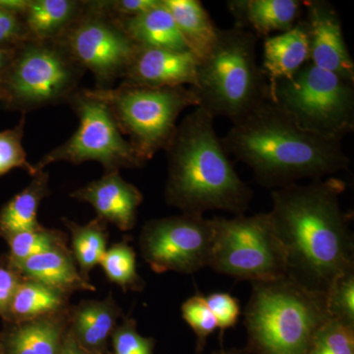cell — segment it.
I'll return each instance as SVG.
<instances>
[{
    "label": "cell",
    "instance_id": "26",
    "mask_svg": "<svg viewBox=\"0 0 354 354\" xmlns=\"http://www.w3.org/2000/svg\"><path fill=\"white\" fill-rule=\"evenodd\" d=\"M71 235V252L81 277L90 283V272L100 265L106 251L109 241L108 223L95 218L86 225H79L68 218H62Z\"/></svg>",
    "mask_w": 354,
    "mask_h": 354
},
{
    "label": "cell",
    "instance_id": "18",
    "mask_svg": "<svg viewBox=\"0 0 354 354\" xmlns=\"http://www.w3.org/2000/svg\"><path fill=\"white\" fill-rule=\"evenodd\" d=\"M234 25L257 38L288 31L300 20L304 1L299 0H228Z\"/></svg>",
    "mask_w": 354,
    "mask_h": 354
},
{
    "label": "cell",
    "instance_id": "13",
    "mask_svg": "<svg viewBox=\"0 0 354 354\" xmlns=\"http://www.w3.org/2000/svg\"><path fill=\"white\" fill-rule=\"evenodd\" d=\"M304 7L310 64L354 83V62L335 6L326 0H309Z\"/></svg>",
    "mask_w": 354,
    "mask_h": 354
},
{
    "label": "cell",
    "instance_id": "28",
    "mask_svg": "<svg viewBox=\"0 0 354 354\" xmlns=\"http://www.w3.org/2000/svg\"><path fill=\"white\" fill-rule=\"evenodd\" d=\"M67 239V235L62 230L39 225V227L18 232L6 239L9 246L7 258L12 264L21 262L57 247L66 246Z\"/></svg>",
    "mask_w": 354,
    "mask_h": 354
},
{
    "label": "cell",
    "instance_id": "22",
    "mask_svg": "<svg viewBox=\"0 0 354 354\" xmlns=\"http://www.w3.org/2000/svg\"><path fill=\"white\" fill-rule=\"evenodd\" d=\"M188 50L201 60L215 46L218 28L199 0H162Z\"/></svg>",
    "mask_w": 354,
    "mask_h": 354
},
{
    "label": "cell",
    "instance_id": "38",
    "mask_svg": "<svg viewBox=\"0 0 354 354\" xmlns=\"http://www.w3.org/2000/svg\"><path fill=\"white\" fill-rule=\"evenodd\" d=\"M29 0H0V8L22 16L27 8Z\"/></svg>",
    "mask_w": 354,
    "mask_h": 354
},
{
    "label": "cell",
    "instance_id": "29",
    "mask_svg": "<svg viewBox=\"0 0 354 354\" xmlns=\"http://www.w3.org/2000/svg\"><path fill=\"white\" fill-rule=\"evenodd\" d=\"M25 124L26 114H22L15 127L0 131V177L14 169H22L32 176L37 174L35 165L27 160L22 144Z\"/></svg>",
    "mask_w": 354,
    "mask_h": 354
},
{
    "label": "cell",
    "instance_id": "24",
    "mask_svg": "<svg viewBox=\"0 0 354 354\" xmlns=\"http://www.w3.org/2000/svg\"><path fill=\"white\" fill-rule=\"evenodd\" d=\"M50 194V174L44 171L37 172L29 185L0 209V237L6 239L41 225L38 221L39 207Z\"/></svg>",
    "mask_w": 354,
    "mask_h": 354
},
{
    "label": "cell",
    "instance_id": "32",
    "mask_svg": "<svg viewBox=\"0 0 354 354\" xmlns=\"http://www.w3.org/2000/svg\"><path fill=\"white\" fill-rule=\"evenodd\" d=\"M181 315L196 335L197 351L200 353L204 348L207 339L218 329L215 317L207 304L206 297L197 292L188 298L181 305Z\"/></svg>",
    "mask_w": 354,
    "mask_h": 354
},
{
    "label": "cell",
    "instance_id": "20",
    "mask_svg": "<svg viewBox=\"0 0 354 354\" xmlns=\"http://www.w3.org/2000/svg\"><path fill=\"white\" fill-rule=\"evenodd\" d=\"M309 62L308 38L304 21H298L288 31L265 39L262 70L269 87L290 79Z\"/></svg>",
    "mask_w": 354,
    "mask_h": 354
},
{
    "label": "cell",
    "instance_id": "23",
    "mask_svg": "<svg viewBox=\"0 0 354 354\" xmlns=\"http://www.w3.org/2000/svg\"><path fill=\"white\" fill-rule=\"evenodd\" d=\"M84 1L77 0H29L23 13L28 38L57 41L82 11Z\"/></svg>",
    "mask_w": 354,
    "mask_h": 354
},
{
    "label": "cell",
    "instance_id": "8",
    "mask_svg": "<svg viewBox=\"0 0 354 354\" xmlns=\"http://www.w3.org/2000/svg\"><path fill=\"white\" fill-rule=\"evenodd\" d=\"M269 99L304 130L342 142L354 129L353 83L307 64L269 87Z\"/></svg>",
    "mask_w": 354,
    "mask_h": 354
},
{
    "label": "cell",
    "instance_id": "27",
    "mask_svg": "<svg viewBox=\"0 0 354 354\" xmlns=\"http://www.w3.org/2000/svg\"><path fill=\"white\" fill-rule=\"evenodd\" d=\"M100 266L109 281L124 292L145 288V281L137 272L136 253L127 241L118 242L106 249Z\"/></svg>",
    "mask_w": 354,
    "mask_h": 354
},
{
    "label": "cell",
    "instance_id": "42",
    "mask_svg": "<svg viewBox=\"0 0 354 354\" xmlns=\"http://www.w3.org/2000/svg\"><path fill=\"white\" fill-rule=\"evenodd\" d=\"M0 354H4L3 348H2L1 342H0Z\"/></svg>",
    "mask_w": 354,
    "mask_h": 354
},
{
    "label": "cell",
    "instance_id": "14",
    "mask_svg": "<svg viewBox=\"0 0 354 354\" xmlns=\"http://www.w3.org/2000/svg\"><path fill=\"white\" fill-rule=\"evenodd\" d=\"M199 59L190 50L138 48L120 83L148 87H193Z\"/></svg>",
    "mask_w": 354,
    "mask_h": 354
},
{
    "label": "cell",
    "instance_id": "4",
    "mask_svg": "<svg viewBox=\"0 0 354 354\" xmlns=\"http://www.w3.org/2000/svg\"><path fill=\"white\" fill-rule=\"evenodd\" d=\"M244 311L248 349L255 354H307L330 318L326 297L285 278L253 281Z\"/></svg>",
    "mask_w": 354,
    "mask_h": 354
},
{
    "label": "cell",
    "instance_id": "41",
    "mask_svg": "<svg viewBox=\"0 0 354 354\" xmlns=\"http://www.w3.org/2000/svg\"><path fill=\"white\" fill-rule=\"evenodd\" d=\"M245 351H239V349H228V351L221 349V351H214V353L211 354H246Z\"/></svg>",
    "mask_w": 354,
    "mask_h": 354
},
{
    "label": "cell",
    "instance_id": "3",
    "mask_svg": "<svg viewBox=\"0 0 354 354\" xmlns=\"http://www.w3.org/2000/svg\"><path fill=\"white\" fill-rule=\"evenodd\" d=\"M214 122L212 114L197 106L177 125L165 150V202L190 215L215 209L244 215L253 190L235 171Z\"/></svg>",
    "mask_w": 354,
    "mask_h": 354
},
{
    "label": "cell",
    "instance_id": "36",
    "mask_svg": "<svg viewBox=\"0 0 354 354\" xmlns=\"http://www.w3.org/2000/svg\"><path fill=\"white\" fill-rule=\"evenodd\" d=\"M29 39L22 17L0 8V46L17 48Z\"/></svg>",
    "mask_w": 354,
    "mask_h": 354
},
{
    "label": "cell",
    "instance_id": "6",
    "mask_svg": "<svg viewBox=\"0 0 354 354\" xmlns=\"http://www.w3.org/2000/svg\"><path fill=\"white\" fill-rule=\"evenodd\" d=\"M106 104L116 124L146 162L165 150L186 109L199 101L190 87L155 88L120 83L118 87L86 88Z\"/></svg>",
    "mask_w": 354,
    "mask_h": 354
},
{
    "label": "cell",
    "instance_id": "5",
    "mask_svg": "<svg viewBox=\"0 0 354 354\" xmlns=\"http://www.w3.org/2000/svg\"><path fill=\"white\" fill-rule=\"evenodd\" d=\"M257 37L232 26L220 29L215 46L199 60L193 87L200 108L232 124L269 97V84L257 64Z\"/></svg>",
    "mask_w": 354,
    "mask_h": 354
},
{
    "label": "cell",
    "instance_id": "10",
    "mask_svg": "<svg viewBox=\"0 0 354 354\" xmlns=\"http://www.w3.org/2000/svg\"><path fill=\"white\" fill-rule=\"evenodd\" d=\"M68 104L78 118L79 127L67 141L35 165L37 172L55 162H97L104 174L141 169L147 164L121 133L104 102L88 95L86 88H79Z\"/></svg>",
    "mask_w": 354,
    "mask_h": 354
},
{
    "label": "cell",
    "instance_id": "19",
    "mask_svg": "<svg viewBox=\"0 0 354 354\" xmlns=\"http://www.w3.org/2000/svg\"><path fill=\"white\" fill-rule=\"evenodd\" d=\"M12 265L23 278L38 281L67 295H71L75 291L97 290L81 277L73 254L67 245L57 247Z\"/></svg>",
    "mask_w": 354,
    "mask_h": 354
},
{
    "label": "cell",
    "instance_id": "16",
    "mask_svg": "<svg viewBox=\"0 0 354 354\" xmlns=\"http://www.w3.org/2000/svg\"><path fill=\"white\" fill-rule=\"evenodd\" d=\"M122 317L113 295L102 300H83L70 305L68 333L81 348L95 354H109L111 335Z\"/></svg>",
    "mask_w": 354,
    "mask_h": 354
},
{
    "label": "cell",
    "instance_id": "31",
    "mask_svg": "<svg viewBox=\"0 0 354 354\" xmlns=\"http://www.w3.org/2000/svg\"><path fill=\"white\" fill-rule=\"evenodd\" d=\"M330 318L354 327V269L344 272L326 295Z\"/></svg>",
    "mask_w": 354,
    "mask_h": 354
},
{
    "label": "cell",
    "instance_id": "25",
    "mask_svg": "<svg viewBox=\"0 0 354 354\" xmlns=\"http://www.w3.org/2000/svg\"><path fill=\"white\" fill-rule=\"evenodd\" d=\"M70 295L32 281L23 279L14 293L6 323H19L65 311L70 307Z\"/></svg>",
    "mask_w": 354,
    "mask_h": 354
},
{
    "label": "cell",
    "instance_id": "15",
    "mask_svg": "<svg viewBox=\"0 0 354 354\" xmlns=\"http://www.w3.org/2000/svg\"><path fill=\"white\" fill-rule=\"evenodd\" d=\"M70 197L88 203L99 218L122 232L134 228L144 199L141 191L127 183L120 171L106 172L101 178L70 193Z\"/></svg>",
    "mask_w": 354,
    "mask_h": 354
},
{
    "label": "cell",
    "instance_id": "37",
    "mask_svg": "<svg viewBox=\"0 0 354 354\" xmlns=\"http://www.w3.org/2000/svg\"><path fill=\"white\" fill-rule=\"evenodd\" d=\"M160 0H109L101 1L104 10L114 18H128L145 13L160 6Z\"/></svg>",
    "mask_w": 354,
    "mask_h": 354
},
{
    "label": "cell",
    "instance_id": "12",
    "mask_svg": "<svg viewBox=\"0 0 354 354\" xmlns=\"http://www.w3.org/2000/svg\"><path fill=\"white\" fill-rule=\"evenodd\" d=\"M212 220L183 214L147 221L139 236L142 258L157 274H194L208 267L213 244Z\"/></svg>",
    "mask_w": 354,
    "mask_h": 354
},
{
    "label": "cell",
    "instance_id": "2",
    "mask_svg": "<svg viewBox=\"0 0 354 354\" xmlns=\"http://www.w3.org/2000/svg\"><path fill=\"white\" fill-rule=\"evenodd\" d=\"M221 140L227 153L250 167L261 186L272 190L333 176L351 164L341 141L306 131L269 97Z\"/></svg>",
    "mask_w": 354,
    "mask_h": 354
},
{
    "label": "cell",
    "instance_id": "33",
    "mask_svg": "<svg viewBox=\"0 0 354 354\" xmlns=\"http://www.w3.org/2000/svg\"><path fill=\"white\" fill-rule=\"evenodd\" d=\"M111 354H155L156 341L142 335L137 322L132 317H123L111 337Z\"/></svg>",
    "mask_w": 354,
    "mask_h": 354
},
{
    "label": "cell",
    "instance_id": "1",
    "mask_svg": "<svg viewBox=\"0 0 354 354\" xmlns=\"http://www.w3.org/2000/svg\"><path fill=\"white\" fill-rule=\"evenodd\" d=\"M346 187L342 179L329 177L272 190L268 214L285 251L286 277L324 297L354 269L351 216L339 204Z\"/></svg>",
    "mask_w": 354,
    "mask_h": 354
},
{
    "label": "cell",
    "instance_id": "11",
    "mask_svg": "<svg viewBox=\"0 0 354 354\" xmlns=\"http://www.w3.org/2000/svg\"><path fill=\"white\" fill-rule=\"evenodd\" d=\"M57 41L94 75L99 88L122 80L139 48L101 1H84L82 11Z\"/></svg>",
    "mask_w": 354,
    "mask_h": 354
},
{
    "label": "cell",
    "instance_id": "30",
    "mask_svg": "<svg viewBox=\"0 0 354 354\" xmlns=\"http://www.w3.org/2000/svg\"><path fill=\"white\" fill-rule=\"evenodd\" d=\"M307 354H354V327L330 318L316 333Z\"/></svg>",
    "mask_w": 354,
    "mask_h": 354
},
{
    "label": "cell",
    "instance_id": "17",
    "mask_svg": "<svg viewBox=\"0 0 354 354\" xmlns=\"http://www.w3.org/2000/svg\"><path fill=\"white\" fill-rule=\"evenodd\" d=\"M69 308L34 320L6 323L0 333L4 354H59L68 330Z\"/></svg>",
    "mask_w": 354,
    "mask_h": 354
},
{
    "label": "cell",
    "instance_id": "35",
    "mask_svg": "<svg viewBox=\"0 0 354 354\" xmlns=\"http://www.w3.org/2000/svg\"><path fill=\"white\" fill-rule=\"evenodd\" d=\"M19 272L9 262L8 258H0V317L6 320L14 293L23 281Z\"/></svg>",
    "mask_w": 354,
    "mask_h": 354
},
{
    "label": "cell",
    "instance_id": "9",
    "mask_svg": "<svg viewBox=\"0 0 354 354\" xmlns=\"http://www.w3.org/2000/svg\"><path fill=\"white\" fill-rule=\"evenodd\" d=\"M208 267L243 281H264L286 277L285 251L269 214L214 218Z\"/></svg>",
    "mask_w": 354,
    "mask_h": 354
},
{
    "label": "cell",
    "instance_id": "7",
    "mask_svg": "<svg viewBox=\"0 0 354 354\" xmlns=\"http://www.w3.org/2000/svg\"><path fill=\"white\" fill-rule=\"evenodd\" d=\"M85 72L59 41L27 39L0 79V102L21 114L68 102Z\"/></svg>",
    "mask_w": 354,
    "mask_h": 354
},
{
    "label": "cell",
    "instance_id": "34",
    "mask_svg": "<svg viewBox=\"0 0 354 354\" xmlns=\"http://www.w3.org/2000/svg\"><path fill=\"white\" fill-rule=\"evenodd\" d=\"M205 297L221 335L236 326L241 316V302L236 297L228 292H214Z\"/></svg>",
    "mask_w": 354,
    "mask_h": 354
},
{
    "label": "cell",
    "instance_id": "40",
    "mask_svg": "<svg viewBox=\"0 0 354 354\" xmlns=\"http://www.w3.org/2000/svg\"><path fill=\"white\" fill-rule=\"evenodd\" d=\"M16 48H2L0 46V79L6 73L11 60H12Z\"/></svg>",
    "mask_w": 354,
    "mask_h": 354
},
{
    "label": "cell",
    "instance_id": "21",
    "mask_svg": "<svg viewBox=\"0 0 354 354\" xmlns=\"http://www.w3.org/2000/svg\"><path fill=\"white\" fill-rule=\"evenodd\" d=\"M113 19L139 48L189 50L162 0L160 6L145 13Z\"/></svg>",
    "mask_w": 354,
    "mask_h": 354
},
{
    "label": "cell",
    "instance_id": "39",
    "mask_svg": "<svg viewBox=\"0 0 354 354\" xmlns=\"http://www.w3.org/2000/svg\"><path fill=\"white\" fill-rule=\"evenodd\" d=\"M59 354H95L92 353H88V351H85V349L81 348L78 344L75 341H74L73 337L69 335L68 330H67L66 335H65V339L64 341V344H62V351H60Z\"/></svg>",
    "mask_w": 354,
    "mask_h": 354
}]
</instances>
